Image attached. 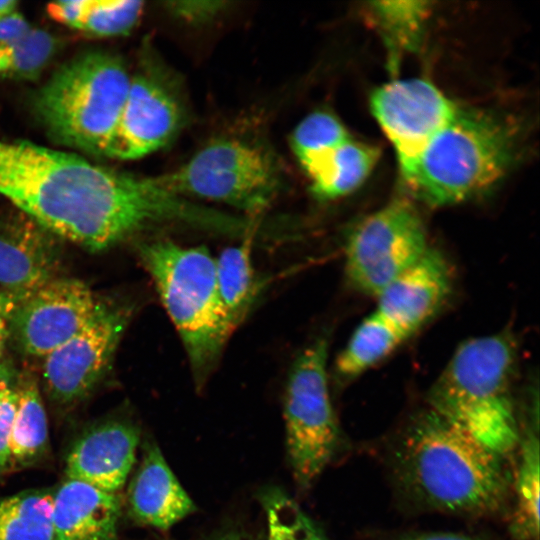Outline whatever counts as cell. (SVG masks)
<instances>
[{"label": "cell", "mask_w": 540, "mask_h": 540, "mask_svg": "<svg viewBox=\"0 0 540 540\" xmlns=\"http://www.w3.org/2000/svg\"><path fill=\"white\" fill-rule=\"evenodd\" d=\"M138 255L181 339L194 380L203 385L236 329L220 297L215 257L204 246L168 239L139 244Z\"/></svg>", "instance_id": "4"}, {"label": "cell", "mask_w": 540, "mask_h": 540, "mask_svg": "<svg viewBox=\"0 0 540 540\" xmlns=\"http://www.w3.org/2000/svg\"><path fill=\"white\" fill-rule=\"evenodd\" d=\"M516 130L490 112L457 109L409 163L400 166L412 194L426 204L459 203L483 192L507 171Z\"/></svg>", "instance_id": "5"}, {"label": "cell", "mask_w": 540, "mask_h": 540, "mask_svg": "<svg viewBox=\"0 0 540 540\" xmlns=\"http://www.w3.org/2000/svg\"><path fill=\"white\" fill-rule=\"evenodd\" d=\"M378 158L376 147L348 139L306 171L312 192L322 200L347 195L363 183Z\"/></svg>", "instance_id": "19"}, {"label": "cell", "mask_w": 540, "mask_h": 540, "mask_svg": "<svg viewBox=\"0 0 540 540\" xmlns=\"http://www.w3.org/2000/svg\"><path fill=\"white\" fill-rule=\"evenodd\" d=\"M117 494L66 479L52 492L51 540H120Z\"/></svg>", "instance_id": "17"}, {"label": "cell", "mask_w": 540, "mask_h": 540, "mask_svg": "<svg viewBox=\"0 0 540 540\" xmlns=\"http://www.w3.org/2000/svg\"><path fill=\"white\" fill-rule=\"evenodd\" d=\"M267 516V540H326L301 508L279 491L263 498Z\"/></svg>", "instance_id": "28"}, {"label": "cell", "mask_w": 540, "mask_h": 540, "mask_svg": "<svg viewBox=\"0 0 540 540\" xmlns=\"http://www.w3.org/2000/svg\"><path fill=\"white\" fill-rule=\"evenodd\" d=\"M327 360V339L314 340L294 359L286 382L287 450L295 480L302 487L309 486L322 473L339 442Z\"/></svg>", "instance_id": "8"}, {"label": "cell", "mask_w": 540, "mask_h": 540, "mask_svg": "<svg viewBox=\"0 0 540 540\" xmlns=\"http://www.w3.org/2000/svg\"><path fill=\"white\" fill-rule=\"evenodd\" d=\"M17 2L14 0H0V18L17 10Z\"/></svg>", "instance_id": "36"}, {"label": "cell", "mask_w": 540, "mask_h": 540, "mask_svg": "<svg viewBox=\"0 0 540 540\" xmlns=\"http://www.w3.org/2000/svg\"><path fill=\"white\" fill-rule=\"evenodd\" d=\"M56 48L53 35L32 27L25 36L0 53V77H37L52 59Z\"/></svg>", "instance_id": "27"}, {"label": "cell", "mask_w": 540, "mask_h": 540, "mask_svg": "<svg viewBox=\"0 0 540 540\" xmlns=\"http://www.w3.org/2000/svg\"><path fill=\"white\" fill-rule=\"evenodd\" d=\"M0 194L49 233L92 251L154 224L221 233L224 213L164 189L156 176L116 171L29 141L0 140Z\"/></svg>", "instance_id": "1"}, {"label": "cell", "mask_w": 540, "mask_h": 540, "mask_svg": "<svg viewBox=\"0 0 540 540\" xmlns=\"http://www.w3.org/2000/svg\"><path fill=\"white\" fill-rule=\"evenodd\" d=\"M452 289L444 256L428 250L376 296V312L409 337L443 306Z\"/></svg>", "instance_id": "14"}, {"label": "cell", "mask_w": 540, "mask_h": 540, "mask_svg": "<svg viewBox=\"0 0 540 540\" xmlns=\"http://www.w3.org/2000/svg\"><path fill=\"white\" fill-rule=\"evenodd\" d=\"M16 304L12 298L0 291V357L7 336L9 321L12 319Z\"/></svg>", "instance_id": "34"}, {"label": "cell", "mask_w": 540, "mask_h": 540, "mask_svg": "<svg viewBox=\"0 0 540 540\" xmlns=\"http://www.w3.org/2000/svg\"><path fill=\"white\" fill-rule=\"evenodd\" d=\"M350 139L333 114L317 111L305 117L292 134V149L305 171L323 156Z\"/></svg>", "instance_id": "25"}, {"label": "cell", "mask_w": 540, "mask_h": 540, "mask_svg": "<svg viewBox=\"0 0 540 540\" xmlns=\"http://www.w3.org/2000/svg\"><path fill=\"white\" fill-rule=\"evenodd\" d=\"M127 322L123 310L101 305L74 337L44 357L49 395L68 404L83 398L107 370Z\"/></svg>", "instance_id": "13"}, {"label": "cell", "mask_w": 540, "mask_h": 540, "mask_svg": "<svg viewBox=\"0 0 540 540\" xmlns=\"http://www.w3.org/2000/svg\"><path fill=\"white\" fill-rule=\"evenodd\" d=\"M139 432L123 421H109L84 433L70 450L66 479L117 494L135 461Z\"/></svg>", "instance_id": "16"}, {"label": "cell", "mask_w": 540, "mask_h": 540, "mask_svg": "<svg viewBox=\"0 0 540 540\" xmlns=\"http://www.w3.org/2000/svg\"><path fill=\"white\" fill-rule=\"evenodd\" d=\"M32 26L19 12L0 18V53L25 36Z\"/></svg>", "instance_id": "32"}, {"label": "cell", "mask_w": 540, "mask_h": 540, "mask_svg": "<svg viewBox=\"0 0 540 540\" xmlns=\"http://www.w3.org/2000/svg\"><path fill=\"white\" fill-rule=\"evenodd\" d=\"M186 119L183 98L172 75L148 64L131 76L108 157L134 160L168 144Z\"/></svg>", "instance_id": "10"}, {"label": "cell", "mask_w": 540, "mask_h": 540, "mask_svg": "<svg viewBox=\"0 0 540 540\" xmlns=\"http://www.w3.org/2000/svg\"><path fill=\"white\" fill-rule=\"evenodd\" d=\"M393 460L401 487L428 509L482 516L508 496L502 456L430 408L404 430Z\"/></svg>", "instance_id": "2"}, {"label": "cell", "mask_w": 540, "mask_h": 540, "mask_svg": "<svg viewBox=\"0 0 540 540\" xmlns=\"http://www.w3.org/2000/svg\"><path fill=\"white\" fill-rule=\"evenodd\" d=\"M52 492L32 489L0 499V540H51Z\"/></svg>", "instance_id": "23"}, {"label": "cell", "mask_w": 540, "mask_h": 540, "mask_svg": "<svg viewBox=\"0 0 540 540\" xmlns=\"http://www.w3.org/2000/svg\"><path fill=\"white\" fill-rule=\"evenodd\" d=\"M215 266L221 300L237 327L252 308L261 287L252 263L250 239L223 249L215 257Z\"/></svg>", "instance_id": "22"}, {"label": "cell", "mask_w": 540, "mask_h": 540, "mask_svg": "<svg viewBox=\"0 0 540 540\" xmlns=\"http://www.w3.org/2000/svg\"><path fill=\"white\" fill-rule=\"evenodd\" d=\"M89 0H60L47 5L46 11L54 21L80 29Z\"/></svg>", "instance_id": "31"}, {"label": "cell", "mask_w": 540, "mask_h": 540, "mask_svg": "<svg viewBox=\"0 0 540 540\" xmlns=\"http://www.w3.org/2000/svg\"><path fill=\"white\" fill-rule=\"evenodd\" d=\"M15 390L17 407L9 444V469L35 463L49 442L47 417L36 383L25 378Z\"/></svg>", "instance_id": "21"}, {"label": "cell", "mask_w": 540, "mask_h": 540, "mask_svg": "<svg viewBox=\"0 0 540 540\" xmlns=\"http://www.w3.org/2000/svg\"><path fill=\"white\" fill-rule=\"evenodd\" d=\"M408 337L374 311L357 326L337 356L335 372L343 379L355 378L385 359Z\"/></svg>", "instance_id": "20"}, {"label": "cell", "mask_w": 540, "mask_h": 540, "mask_svg": "<svg viewBox=\"0 0 540 540\" xmlns=\"http://www.w3.org/2000/svg\"><path fill=\"white\" fill-rule=\"evenodd\" d=\"M428 248L416 209L407 200H393L349 234L344 250L346 278L357 291L376 297Z\"/></svg>", "instance_id": "9"}, {"label": "cell", "mask_w": 540, "mask_h": 540, "mask_svg": "<svg viewBox=\"0 0 540 540\" xmlns=\"http://www.w3.org/2000/svg\"><path fill=\"white\" fill-rule=\"evenodd\" d=\"M49 232L19 211L0 217V288L20 303L54 279Z\"/></svg>", "instance_id": "15"}, {"label": "cell", "mask_w": 540, "mask_h": 540, "mask_svg": "<svg viewBox=\"0 0 540 540\" xmlns=\"http://www.w3.org/2000/svg\"><path fill=\"white\" fill-rule=\"evenodd\" d=\"M101 305L84 282L54 278L20 302L11 320L22 350L44 358L78 334Z\"/></svg>", "instance_id": "12"}, {"label": "cell", "mask_w": 540, "mask_h": 540, "mask_svg": "<svg viewBox=\"0 0 540 540\" xmlns=\"http://www.w3.org/2000/svg\"><path fill=\"white\" fill-rule=\"evenodd\" d=\"M372 15L390 48H413L420 38L428 15L422 1H382L371 3Z\"/></svg>", "instance_id": "26"}, {"label": "cell", "mask_w": 540, "mask_h": 540, "mask_svg": "<svg viewBox=\"0 0 540 540\" xmlns=\"http://www.w3.org/2000/svg\"><path fill=\"white\" fill-rule=\"evenodd\" d=\"M156 178L178 196L217 201L253 214L267 208L280 187L271 155L232 138L211 142L178 169Z\"/></svg>", "instance_id": "7"}, {"label": "cell", "mask_w": 540, "mask_h": 540, "mask_svg": "<svg viewBox=\"0 0 540 540\" xmlns=\"http://www.w3.org/2000/svg\"><path fill=\"white\" fill-rule=\"evenodd\" d=\"M371 110L403 166L452 119L458 107L424 79L394 80L376 89Z\"/></svg>", "instance_id": "11"}, {"label": "cell", "mask_w": 540, "mask_h": 540, "mask_svg": "<svg viewBox=\"0 0 540 540\" xmlns=\"http://www.w3.org/2000/svg\"><path fill=\"white\" fill-rule=\"evenodd\" d=\"M403 540H479L470 536L455 534V533H426Z\"/></svg>", "instance_id": "35"}, {"label": "cell", "mask_w": 540, "mask_h": 540, "mask_svg": "<svg viewBox=\"0 0 540 540\" xmlns=\"http://www.w3.org/2000/svg\"><path fill=\"white\" fill-rule=\"evenodd\" d=\"M221 2H175L171 3L173 14L191 22L206 21L222 10Z\"/></svg>", "instance_id": "33"}, {"label": "cell", "mask_w": 540, "mask_h": 540, "mask_svg": "<svg viewBox=\"0 0 540 540\" xmlns=\"http://www.w3.org/2000/svg\"><path fill=\"white\" fill-rule=\"evenodd\" d=\"M142 1L89 0L80 30L96 36H118L129 32L139 21Z\"/></svg>", "instance_id": "29"}, {"label": "cell", "mask_w": 540, "mask_h": 540, "mask_svg": "<svg viewBox=\"0 0 540 540\" xmlns=\"http://www.w3.org/2000/svg\"><path fill=\"white\" fill-rule=\"evenodd\" d=\"M131 516L141 524L167 530L195 510V505L155 444L145 447L128 490Z\"/></svg>", "instance_id": "18"}, {"label": "cell", "mask_w": 540, "mask_h": 540, "mask_svg": "<svg viewBox=\"0 0 540 540\" xmlns=\"http://www.w3.org/2000/svg\"><path fill=\"white\" fill-rule=\"evenodd\" d=\"M9 374L4 365L0 364V391L9 387Z\"/></svg>", "instance_id": "37"}, {"label": "cell", "mask_w": 540, "mask_h": 540, "mask_svg": "<svg viewBox=\"0 0 540 540\" xmlns=\"http://www.w3.org/2000/svg\"><path fill=\"white\" fill-rule=\"evenodd\" d=\"M515 359L507 333L466 340L431 386L429 408L503 457L520 440L510 390Z\"/></svg>", "instance_id": "3"}, {"label": "cell", "mask_w": 540, "mask_h": 540, "mask_svg": "<svg viewBox=\"0 0 540 540\" xmlns=\"http://www.w3.org/2000/svg\"><path fill=\"white\" fill-rule=\"evenodd\" d=\"M130 81L120 58L89 51L51 76L35 97V111L56 142L108 157Z\"/></svg>", "instance_id": "6"}, {"label": "cell", "mask_w": 540, "mask_h": 540, "mask_svg": "<svg viewBox=\"0 0 540 540\" xmlns=\"http://www.w3.org/2000/svg\"><path fill=\"white\" fill-rule=\"evenodd\" d=\"M540 447L535 432L529 430L521 440L516 472V507L510 530L518 540H537L539 536Z\"/></svg>", "instance_id": "24"}, {"label": "cell", "mask_w": 540, "mask_h": 540, "mask_svg": "<svg viewBox=\"0 0 540 540\" xmlns=\"http://www.w3.org/2000/svg\"><path fill=\"white\" fill-rule=\"evenodd\" d=\"M17 407V392L10 386L0 391V473L9 470V444Z\"/></svg>", "instance_id": "30"}]
</instances>
